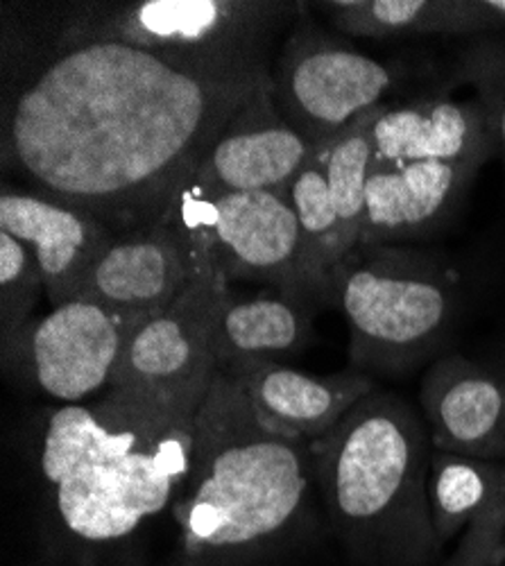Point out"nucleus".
<instances>
[{
	"mask_svg": "<svg viewBox=\"0 0 505 566\" xmlns=\"http://www.w3.org/2000/svg\"><path fill=\"white\" fill-rule=\"evenodd\" d=\"M270 69H222L125 43H80L14 98L6 164L34 193L116 233L168 218L200 159Z\"/></svg>",
	"mask_w": 505,
	"mask_h": 566,
	"instance_id": "f257e3e1",
	"label": "nucleus"
},
{
	"mask_svg": "<svg viewBox=\"0 0 505 566\" xmlns=\"http://www.w3.org/2000/svg\"><path fill=\"white\" fill-rule=\"evenodd\" d=\"M313 485V442L267 427L218 371L193 421L191 471L175 496L187 557L218 566L267 548L302 522Z\"/></svg>",
	"mask_w": 505,
	"mask_h": 566,
	"instance_id": "f03ea898",
	"label": "nucleus"
},
{
	"mask_svg": "<svg viewBox=\"0 0 505 566\" xmlns=\"http://www.w3.org/2000/svg\"><path fill=\"white\" fill-rule=\"evenodd\" d=\"M433 442L406 399L375 390L313 442L315 488L338 539L367 566H431Z\"/></svg>",
	"mask_w": 505,
	"mask_h": 566,
	"instance_id": "7ed1b4c3",
	"label": "nucleus"
},
{
	"mask_svg": "<svg viewBox=\"0 0 505 566\" xmlns=\"http://www.w3.org/2000/svg\"><path fill=\"white\" fill-rule=\"evenodd\" d=\"M336 306L347 317L358 371L403 374L446 340L457 308V274L394 245L358 248L340 272Z\"/></svg>",
	"mask_w": 505,
	"mask_h": 566,
	"instance_id": "20e7f679",
	"label": "nucleus"
},
{
	"mask_svg": "<svg viewBox=\"0 0 505 566\" xmlns=\"http://www.w3.org/2000/svg\"><path fill=\"white\" fill-rule=\"evenodd\" d=\"M183 227V224H181ZM193 245V276L183 293L129 336L112 374L116 390L170 419L193 421L215 376V322L229 281L202 227H183Z\"/></svg>",
	"mask_w": 505,
	"mask_h": 566,
	"instance_id": "39448f33",
	"label": "nucleus"
},
{
	"mask_svg": "<svg viewBox=\"0 0 505 566\" xmlns=\"http://www.w3.org/2000/svg\"><path fill=\"white\" fill-rule=\"evenodd\" d=\"M295 6L263 0H136L88 8L60 32L55 49L125 43L131 49L222 69H263L265 49Z\"/></svg>",
	"mask_w": 505,
	"mask_h": 566,
	"instance_id": "423d86ee",
	"label": "nucleus"
},
{
	"mask_svg": "<svg viewBox=\"0 0 505 566\" xmlns=\"http://www.w3.org/2000/svg\"><path fill=\"white\" fill-rule=\"evenodd\" d=\"M193 421L123 458L75 469L55 485V507L69 533L84 542H116L159 514L187 481Z\"/></svg>",
	"mask_w": 505,
	"mask_h": 566,
	"instance_id": "0eeeda50",
	"label": "nucleus"
},
{
	"mask_svg": "<svg viewBox=\"0 0 505 566\" xmlns=\"http://www.w3.org/2000/svg\"><path fill=\"white\" fill-rule=\"evenodd\" d=\"M392 82L386 64L317 30L313 21L295 25L270 73L274 105L315 148L383 105Z\"/></svg>",
	"mask_w": 505,
	"mask_h": 566,
	"instance_id": "6e6552de",
	"label": "nucleus"
},
{
	"mask_svg": "<svg viewBox=\"0 0 505 566\" xmlns=\"http://www.w3.org/2000/svg\"><path fill=\"white\" fill-rule=\"evenodd\" d=\"M168 220L207 231L227 281H263L284 297L308 300L302 235L288 196L229 193L202 205H175Z\"/></svg>",
	"mask_w": 505,
	"mask_h": 566,
	"instance_id": "1a4fd4ad",
	"label": "nucleus"
},
{
	"mask_svg": "<svg viewBox=\"0 0 505 566\" xmlns=\"http://www.w3.org/2000/svg\"><path fill=\"white\" fill-rule=\"evenodd\" d=\"M315 150L280 114L267 80L218 134L175 205L256 191L288 196Z\"/></svg>",
	"mask_w": 505,
	"mask_h": 566,
	"instance_id": "9d476101",
	"label": "nucleus"
},
{
	"mask_svg": "<svg viewBox=\"0 0 505 566\" xmlns=\"http://www.w3.org/2000/svg\"><path fill=\"white\" fill-rule=\"evenodd\" d=\"M139 324L84 300L55 306L21 338L36 386L64 403H80L109 388L120 354Z\"/></svg>",
	"mask_w": 505,
	"mask_h": 566,
	"instance_id": "9b49d317",
	"label": "nucleus"
},
{
	"mask_svg": "<svg viewBox=\"0 0 505 566\" xmlns=\"http://www.w3.org/2000/svg\"><path fill=\"white\" fill-rule=\"evenodd\" d=\"M191 235L175 220L116 233L75 300L144 322L168 308L193 276Z\"/></svg>",
	"mask_w": 505,
	"mask_h": 566,
	"instance_id": "f8f14e48",
	"label": "nucleus"
},
{
	"mask_svg": "<svg viewBox=\"0 0 505 566\" xmlns=\"http://www.w3.org/2000/svg\"><path fill=\"white\" fill-rule=\"evenodd\" d=\"M0 231L34 254L53 308L75 300L116 239V231L88 211L10 186L0 196Z\"/></svg>",
	"mask_w": 505,
	"mask_h": 566,
	"instance_id": "ddd939ff",
	"label": "nucleus"
},
{
	"mask_svg": "<svg viewBox=\"0 0 505 566\" xmlns=\"http://www.w3.org/2000/svg\"><path fill=\"white\" fill-rule=\"evenodd\" d=\"M420 403L433 449L505 460V381L461 354H446L424 374Z\"/></svg>",
	"mask_w": 505,
	"mask_h": 566,
	"instance_id": "4468645a",
	"label": "nucleus"
},
{
	"mask_svg": "<svg viewBox=\"0 0 505 566\" xmlns=\"http://www.w3.org/2000/svg\"><path fill=\"white\" fill-rule=\"evenodd\" d=\"M220 374L243 390L267 427L306 442L323 440L362 397L377 390L362 371L313 376L277 360L236 363Z\"/></svg>",
	"mask_w": 505,
	"mask_h": 566,
	"instance_id": "2eb2a0df",
	"label": "nucleus"
},
{
	"mask_svg": "<svg viewBox=\"0 0 505 566\" xmlns=\"http://www.w3.org/2000/svg\"><path fill=\"white\" fill-rule=\"evenodd\" d=\"M183 423L191 421L170 419L116 390L96 406L66 403L45 427L41 471L55 488L75 469L123 458Z\"/></svg>",
	"mask_w": 505,
	"mask_h": 566,
	"instance_id": "dca6fc26",
	"label": "nucleus"
},
{
	"mask_svg": "<svg viewBox=\"0 0 505 566\" xmlns=\"http://www.w3.org/2000/svg\"><path fill=\"white\" fill-rule=\"evenodd\" d=\"M476 172L472 166L438 161H375L367 177L360 248L392 245L433 231L461 205Z\"/></svg>",
	"mask_w": 505,
	"mask_h": 566,
	"instance_id": "f3484780",
	"label": "nucleus"
},
{
	"mask_svg": "<svg viewBox=\"0 0 505 566\" xmlns=\"http://www.w3.org/2000/svg\"><path fill=\"white\" fill-rule=\"evenodd\" d=\"M375 161H438L478 168L496 138L478 101H422L386 109L375 125Z\"/></svg>",
	"mask_w": 505,
	"mask_h": 566,
	"instance_id": "a211bd4d",
	"label": "nucleus"
},
{
	"mask_svg": "<svg viewBox=\"0 0 505 566\" xmlns=\"http://www.w3.org/2000/svg\"><path fill=\"white\" fill-rule=\"evenodd\" d=\"M317 10L340 32L362 39L498 30L494 0H329Z\"/></svg>",
	"mask_w": 505,
	"mask_h": 566,
	"instance_id": "6ab92c4d",
	"label": "nucleus"
},
{
	"mask_svg": "<svg viewBox=\"0 0 505 566\" xmlns=\"http://www.w3.org/2000/svg\"><path fill=\"white\" fill-rule=\"evenodd\" d=\"M313 336L311 315L291 297L227 293L215 322L218 371L236 363L293 356Z\"/></svg>",
	"mask_w": 505,
	"mask_h": 566,
	"instance_id": "aec40b11",
	"label": "nucleus"
},
{
	"mask_svg": "<svg viewBox=\"0 0 505 566\" xmlns=\"http://www.w3.org/2000/svg\"><path fill=\"white\" fill-rule=\"evenodd\" d=\"M288 200L302 235V265L308 300L336 306L338 279L347 254L343 250L338 213L332 202L323 148L315 150L293 181Z\"/></svg>",
	"mask_w": 505,
	"mask_h": 566,
	"instance_id": "412c9836",
	"label": "nucleus"
},
{
	"mask_svg": "<svg viewBox=\"0 0 505 566\" xmlns=\"http://www.w3.org/2000/svg\"><path fill=\"white\" fill-rule=\"evenodd\" d=\"M503 464L433 449L429 471V510L433 531L444 546L494 503Z\"/></svg>",
	"mask_w": 505,
	"mask_h": 566,
	"instance_id": "4be33fe9",
	"label": "nucleus"
},
{
	"mask_svg": "<svg viewBox=\"0 0 505 566\" xmlns=\"http://www.w3.org/2000/svg\"><path fill=\"white\" fill-rule=\"evenodd\" d=\"M386 105L362 114L336 138H332L325 150V168L332 191V202L340 222V239L347 259L360 248L365 211H367V177L375 164V125L386 112Z\"/></svg>",
	"mask_w": 505,
	"mask_h": 566,
	"instance_id": "5701e85b",
	"label": "nucleus"
},
{
	"mask_svg": "<svg viewBox=\"0 0 505 566\" xmlns=\"http://www.w3.org/2000/svg\"><path fill=\"white\" fill-rule=\"evenodd\" d=\"M45 293L41 268L34 254L17 241L12 233L0 231V328H3L6 358L17 352L25 336V324L36 306V300Z\"/></svg>",
	"mask_w": 505,
	"mask_h": 566,
	"instance_id": "b1692460",
	"label": "nucleus"
},
{
	"mask_svg": "<svg viewBox=\"0 0 505 566\" xmlns=\"http://www.w3.org/2000/svg\"><path fill=\"white\" fill-rule=\"evenodd\" d=\"M465 77L476 86L496 144L503 148L505 164V53L494 45H481L465 57Z\"/></svg>",
	"mask_w": 505,
	"mask_h": 566,
	"instance_id": "393cba45",
	"label": "nucleus"
},
{
	"mask_svg": "<svg viewBox=\"0 0 505 566\" xmlns=\"http://www.w3.org/2000/svg\"><path fill=\"white\" fill-rule=\"evenodd\" d=\"M501 488L494 503L467 528L461 548L444 566H492L501 564V548L505 535V460Z\"/></svg>",
	"mask_w": 505,
	"mask_h": 566,
	"instance_id": "a878e982",
	"label": "nucleus"
},
{
	"mask_svg": "<svg viewBox=\"0 0 505 566\" xmlns=\"http://www.w3.org/2000/svg\"><path fill=\"white\" fill-rule=\"evenodd\" d=\"M501 562H505V535H503V548H501Z\"/></svg>",
	"mask_w": 505,
	"mask_h": 566,
	"instance_id": "bb28decb",
	"label": "nucleus"
},
{
	"mask_svg": "<svg viewBox=\"0 0 505 566\" xmlns=\"http://www.w3.org/2000/svg\"><path fill=\"white\" fill-rule=\"evenodd\" d=\"M492 566H505V562H501V564H492Z\"/></svg>",
	"mask_w": 505,
	"mask_h": 566,
	"instance_id": "cd10ccee",
	"label": "nucleus"
}]
</instances>
